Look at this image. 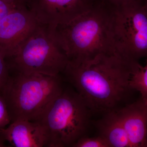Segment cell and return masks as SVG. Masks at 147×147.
Listing matches in <instances>:
<instances>
[{
  "label": "cell",
  "instance_id": "6da1fadb",
  "mask_svg": "<svg viewBox=\"0 0 147 147\" xmlns=\"http://www.w3.org/2000/svg\"><path fill=\"white\" fill-rule=\"evenodd\" d=\"M139 63L116 52L87 60L69 61L62 73L91 113L104 115L120 108L134 91L130 81Z\"/></svg>",
  "mask_w": 147,
  "mask_h": 147
},
{
  "label": "cell",
  "instance_id": "7a4b0ae2",
  "mask_svg": "<svg viewBox=\"0 0 147 147\" xmlns=\"http://www.w3.org/2000/svg\"><path fill=\"white\" fill-rule=\"evenodd\" d=\"M115 9L102 0H92L86 12L51 30L68 61L87 60L117 52L113 28Z\"/></svg>",
  "mask_w": 147,
  "mask_h": 147
},
{
  "label": "cell",
  "instance_id": "3957f363",
  "mask_svg": "<svg viewBox=\"0 0 147 147\" xmlns=\"http://www.w3.org/2000/svg\"><path fill=\"white\" fill-rule=\"evenodd\" d=\"M63 89L59 75L18 72L10 75L1 94L11 123L19 120H37Z\"/></svg>",
  "mask_w": 147,
  "mask_h": 147
},
{
  "label": "cell",
  "instance_id": "277c9868",
  "mask_svg": "<svg viewBox=\"0 0 147 147\" xmlns=\"http://www.w3.org/2000/svg\"><path fill=\"white\" fill-rule=\"evenodd\" d=\"M91 113L76 91L63 88L37 120L47 130V147H72L79 139L86 136Z\"/></svg>",
  "mask_w": 147,
  "mask_h": 147
},
{
  "label": "cell",
  "instance_id": "5b68a950",
  "mask_svg": "<svg viewBox=\"0 0 147 147\" xmlns=\"http://www.w3.org/2000/svg\"><path fill=\"white\" fill-rule=\"evenodd\" d=\"M7 63L9 70L25 74L58 76L62 73L68 60L53 34L38 24Z\"/></svg>",
  "mask_w": 147,
  "mask_h": 147
},
{
  "label": "cell",
  "instance_id": "8992f818",
  "mask_svg": "<svg viewBox=\"0 0 147 147\" xmlns=\"http://www.w3.org/2000/svg\"><path fill=\"white\" fill-rule=\"evenodd\" d=\"M113 28L117 52L136 61L147 58V12L143 3L115 7Z\"/></svg>",
  "mask_w": 147,
  "mask_h": 147
},
{
  "label": "cell",
  "instance_id": "52a82bcc",
  "mask_svg": "<svg viewBox=\"0 0 147 147\" xmlns=\"http://www.w3.org/2000/svg\"><path fill=\"white\" fill-rule=\"evenodd\" d=\"M38 24L27 4L18 6L0 21V51L6 59L15 55Z\"/></svg>",
  "mask_w": 147,
  "mask_h": 147
},
{
  "label": "cell",
  "instance_id": "ba28073f",
  "mask_svg": "<svg viewBox=\"0 0 147 147\" xmlns=\"http://www.w3.org/2000/svg\"><path fill=\"white\" fill-rule=\"evenodd\" d=\"M92 0H32L29 7L38 22L50 31L70 22L89 9Z\"/></svg>",
  "mask_w": 147,
  "mask_h": 147
},
{
  "label": "cell",
  "instance_id": "9c48e42d",
  "mask_svg": "<svg viewBox=\"0 0 147 147\" xmlns=\"http://www.w3.org/2000/svg\"><path fill=\"white\" fill-rule=\"evenodd\" d=\"M0 138L14 147H43L48 146L46 128L37 121L19 120L0 129Z\"/></svg>",
  "mask_w": 147,
  "mask_h": 147
},
{
  "label": "cell",
  "instance_id": "30bf717a",
  "mask_svg": "<svg viewBox=\"0 0 147 147\" xmlns=\"http://www.w3.org/2000/svg\"><path fill=\"white\" fill-rule=\"evenodd\" d=\"M116 112L126 131L130 147H146L147 102L140 97Z\"/></svg>",
  "mask_w": 147,
  "mask_h": 147
},
{
  "label": "cell",
  "instance_id": "8fae6325",
  "mask_svg": "<svg viewBox=\"0 0 147 147\" xmlns=\"http://www.w3.org/2000/svg\"><path fill=\"white\" fill-rule=\"evenodd\" d=\"M98 135L108 142L110 147H130L126 131L116 110L104 114L95 122Z\"/></svg>",
  "mask_w": 147,
  "mask_h": 147
},
{
  "label": "cell",
  "instance_id": "7c38bea8",
  "mask_svg": "<svg viewBox=\"0 0 147 147\" xmlns=\"http://www.w3.org/2000/svg\"><path fill=\"white\" fill-rule=\"evenodd\" d=\"M130 86L134 91L139 92L141 97L147 102V59L144 66L138 64L131 76Z\"/></svg>",
  "mask_w": 147,
  "mask_h": 147
},
{
  "label": "cell",
  "instance_id": "4fadbf2b",
  "mask_svg": "<svg viewBox=\"0 0 147 147\" xmlns=\"http://www.w3.org/2000/svg\"><path fill=\"white\" fill-rule=\"evenodd\" d=\"M72 147H110L102 136L98 135L93 137L84 136L79 139Z\"/></svg>",
  "mask_w": 147,
  "mask_h": 147
},
{
  "label": "cell",
  "instance_id": "5bb4252c",
  "mask_svg": "<svg viewBox=\"0 0 147 147\" xmlns=\"http://www.w3.org/2000/svg\"><path fill=\"white\" fill-rule=\"evenodd\" d=\"M5 56L0 51V93L1 94L9 79V69Z\"/></svg>",
  "mask_w": 147,
  "mask_h": 147
},
{
  "label": "cell",
  "instance_id": "9a60e30c",
  "mask_svg": "<svg viewBox=\"0 0 147 147\" xmlns=\"http://www.w3.org/2000/svg\"><path fill=\"white\" fill-rule=\"evenodd\" d=\"M11 123V119L4 99L0 93V129Z\"/></svg>",
  "mask_w": 147,
  "mask_h": 147
},
{
  "label": "cell",
  "instance_id": "2e32d148",
  "mask_svg": "<svg viewBox=\"0 0 147 147\" xmlns=\"http://www.w3.org/2000/svg\"><path fill=\"white\" fill-rule=\"evenodd\" d=\"M19 5H17L7 0H0V21Z\"/></svg>",
  "mask_w": 147,
  "mask_h": 147
},
{
  "label": "cell",
  "instance_id": "e0dca14e",
  "mask_svg": "<svg viewBox=\"0 0 147 147\" xmlns=\"http://www.w3.org/2000/svg\"><path fill=\"white\" fill-rule=\"evenodd\" d=\"M115 7H119L136 3H143L144 0H102Z\"/></svg>",
  "mask_w": 147,
  "mask_h": 147
},
{
  "label": "cell",
  "instance_id": "ac0fdd59",
  "mask_svg": "<svg viewBox=\"0 0 147 147\" xmlns=\"http://www.w3.org/2000/svg\"><path fill=\"white\" fill-rule=\"evenodd\" d=\"M16 4L17 5L27 4L28 3V0H7Z\"/></svg>",
  "mask_w": 147,
  "mask_h": 147
},
{
  "label": "cell",
  "instance_id": "d6986e66",
  "mask_svg": "<svg viewBox=\"0 0 147 147\" xmlns=\"http://www.w3.org/2000/svg\"><path fill=\"white\" fill-rule=\"evenodd\" d=\"M5 142L4 140L0 138V147H6L5 144Z\"/></svg>",
  "mask_w": 147,
  "mask_h": 147
},
{
  "label": "cell",
  "instance_id": "ffe728a7",
  "mask_svg": "<svg viewBox=\"0 0 147 147\" xmlns=\"http://www.w3.org/2000/svg\"><path fill=\"white\" fill-rule=\"evenodd\" d=\"M143 5L145 9L146 10L147 12V0H144V3H143Z\"/></svg>",
  "mask_w": 147,
  "mask_h": 147
},
{
  "label": "cell",
  "instance_id": "44dd1931",
  "mask_svg": "<svg viewBox=\"0 0 147 147\" xmlns=\"http://www.w3.org/2000/svg\"><path fill=\"white\" fill-rule=\"evenodd\" d=\"M146 147H147V134L146 137Z\"/></svg>",
  "mask_w": 147,
  "mask_h": 147
}]
</instances>
